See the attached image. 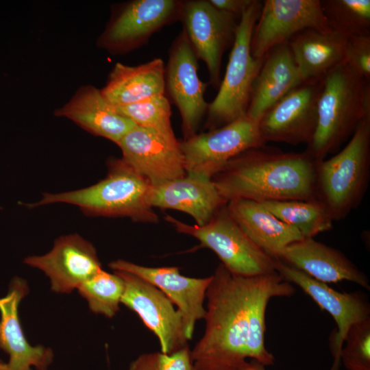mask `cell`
<instances>
[{
    "mask_svg": "<svg viewBox=\"0 0 370 370\" xmlns=\"http://www.w3.org/2000/svg\"><path fill=\"white\" fill-rule=\"evenodd\" d=\"M262 4L254 0L240 17L223 79L209 103L206 121L208 130L247 115L252 86L265 57L256 59L251 53V35Z\"/></svg>",
    "mask_w": 370,
    "mask_h": 370,
    "instance_id": "cell-6",
    "label": "cell"
},
{
    "mask_svg": "<svg viewBox=\"0 0 370 370\" xmlns=\"http://www.w3.org/2000/svg\"><path fill=\"white\" fill-rule=\"evenodd\" d=\"M152 208L186 212L197 225L207 224L227 201L221 196L212 178L192 173L151 186Z\"/></svg>",
    "mask_w": 370,
    "mask_h": 370,
    "instance_id": "cell-21",
    "label": "cell"
},
{
    "mask_svg": "<svg viewBox=\"0 0 370 370\" xmlns=\"http://www.w3.org/2000/svg\"><path fill=\"white\" fill-rule=\"evenodd\" d=\"M117 145L122 152L121 158L152 186L186 174L180 141L175 135L136 125Z\"/></svg>",
    "mask_w": 370,
    "mask_h": 370,
    "instance_id": "cell-15",
    "label": "cell"
},
{
    "mask_svg": "<svg viewBox=\"0 0 370 370\" xmlns=\"http://www.w3.org/2000/svg\"><path fill=\"white\" fill-rule=\"evenodd\" d=\"M260 203L280 220L297 229L304 238H313L332 228L334 220L319 199Z\"/></svg>",
    "mask_w": 370,
    "mask_h": 370,
    "instance_id": "cell-28",
    "label": "cell"
},
{
    "mask_svg": "<svg viewBox=\"0 0 370 370\" xmlns=\"http://www.w3.org/2000/svg\"><path fill=\"white\" fill-rule=\"evenodd\" d=\"M164 73L165 65L160 58L134 66L117 62L101 91L114 106L139 102L165 95Z\"/></svg>",
    "mask_w": 370,
    "mask_h": 370,
    "instance_id": "cell-26",
    "label": "cell"
},
{
    "mask_svg": "<svg viewBox=\"0 0 370 370\" xmlns=\"http://www.w3.org/2000/svg\"><path fill=\"white\" fill-rule=\"evenodd\" d=\"M123 279L121 304L136 313L158 338L160 352L170 354L186 346L181 313L157 287L129 272L114 271Z\"/></svg>",
    "mask_w": 370,
    "mask_h": 370,
    "instance_id": "cell-13",
    "label": "cell"
},
{
    "mask_svg": "<svg viewBox=\"0 0 370 370\" xmlns=\"http://www.w3.org/2000/svg\"><path fill=\"white\" fill-rule=\"evenodd\" d=\"M180 144L186 173L210 178L235 156L265 145L258 123L247 115L222 127L196 134Z\"/></svg>",
    "mask_w": 370,
    "mask_h": 370,
    "instance_id": "cell-8",
    "label": "cell"
},
{
    "mask_svg": "<svg viewBox=\"0 0 370 370\" xmlns=\"http://www.w3.org/2000/svg\"><path fill=\"white\" fill-rule=\"evenodd\" d=\"M236 370H266L265 366L262 365L260 362L252 360L251 362L245 361Z\"/></svg>",
    "mask_w": 370,
    "mask_h": 370,
    "instance_id": "cell-36",
    "label": "cell"
},
{
    "mask_svg": "<svg viewBox=\"0 0 370 370\" xmlns=\"http://www.w3.org/2000/svg\"><path fill=\"white\" fill-rule=\"evenodd\" d=\"M370 176V116L362 120L347 145L317 162V198L334 221L346 217L361 203Z\"/></svg>",
    "mask_w": 370,
    "mask_h": 370,
    "instance_id": "cell-5",
    "label": "cell"
},
{
    "mask_svg": "<svg viewBox=\"0 0 370 370\" xmlns=\"http://www.w3.org/2000/svg\"><path fill=\"white\" fill-rule=\"evenodd\" d=\"M308 29L332 32L321 0H265L251 35V55L264 58L275 47Z\"/></svg>",
    "mask_w": 370,
    "mask_h": 370,
    "instance_id": "cell-11",
    "label": "cell"
},
{
    "mask_svg": "<svg viewBox=\"0 0 370 370\" xmlns=\"http://www.w3.org/2000/svg\"><path fill=\"white\" fill-rule=\"evenodd\" d=\"M278 273L256 276L251 294L247 339V358L264 366L274 364L275 358L265 347V313L269 300L275 297H290L295 291Z\"/></svg>",
    "mask_w": 370,
    "mask_h": 370,
    "instance_id": "cell-27",
    "label": "cell"
},
{
    "mask_svg": "<svg viewBox=\"0 0 370 370\" xmlns=\"http://www.w3.org/2000/svg\"><path fill=\"white\" fill-rule=\"evenodd\" d=\"M108 265L114 271L134 274L160 290L181 313L186 338L192 339L196 323L205 316L204 302L212 275L190 278L182 275L175 267H148L124 260Z\"/></svg>",
    "mask_w": 370,
    "mask_h": 370,
    "instance_id": "cell-18",
    "label": "cell"
},
{
    "mask_svg": "<svg viewBox=\"0 0 370 370\" xmlns=\"http://www.w3.org/2000/svg\"><path fill=\"white\" fill-rule=\"evenodd\" d=\"M301 82L288 43L275 47L254 80L247 116L258 123L269 108Z\"/></svg>",
    "mask_w": 370,
    "mask_h": 370,
    "instance_id": "cell-23",
    "label": "cell"
},
{
    "mask_svg": "<svg viewBox=\"0 0 370 370\" xmlns=\"http://www.w3.org/2000/svg\"><path fill=\"white\" fill-rule=\"evenodd\" d=\"M347 38L336 32L305 29L287 42L302 82L323 78L344 63Z\"/></svg>",
    "mask_w": 370,
    "mask_h": 370,
    "instance_id": "cell-25",
    "label": "cell"
},
{
    "mask_svg": "<svg viewBox=\"0 0 370 370\" xmlns=\"http://www.w3.org/2000/svg\"><path fill=\"white\" fill-rule=\"evenodd\" d=\"M275 271L284 280L298 286L335 321L338 330L331 343L334 358L330 370H339L341 352L349 328L370 317V305L361 292L340 293L297 269L275 259Z\"/></svg>",
    "mask_w": 370,
    "mask_h": 370,
    "instance_id": "cell-16",
    "label": "cell"
},
{
    "mask_svg": "<svg viewBox=\"0 0 370 370\" xmlns=\"http://www.w3.org/2000/svg\"><path fill=\"white\" fill-rule=\"evenodd\" d=\"M55 114L66 117L92 134L116 145L136 126L116 110L101 90L92 86L82 87Z\"/></svg>",
    "mask_w": 370,
    "mask_h": 370,
    "instance_id": "cell-22",
    "label": "cell"
},
{
    "mask_svg": "<svg viewBox=\"0 0 370 370\" xmlns=\"http://www.w3.org/2000/svg\"><path fill=\"white\" fill-rule=\"evenodd\" d=\"M77 289L92 312L112 318L119 310L124 282L116 271L110 273L101 269Z\"/></svg>",
    "mask_w": 370,
    "mask_h": 370,
    "instance_id": "cell-30",
    "label": "cell"
},
{
    "mask_svg": "<svg viewBox=\"0 0 370 370\" xmlns=\"http://www.w3.org/2000/svg\"><path fill=\"white\" fill-rule=\"evenodd\" d=\"M323 78L301 82L265 112L258 123L264 144L310 143L317 127Z\"/></svg>",
    "mask_w": 370,
    "mask_h": 370,
    "instance_id": "cell-9",
    "label": "cell"
},
{
    "mask_svg": "<svg viewBox=\"0 0 370 370\" xmlns=\"http://www.w3.org/2000/svg\"><path fill=\"white\" fill-rule=\"evenodd\" d=\"M331 29L347 38L370 35V0L321 1Z\"/></svg>",
    "mask_w": 370,
    "mask_h": 370,
    "instance_id": "cell-29",
    "label": "cell"
},
{
    "mask_svg": "<svg viewBox=\"0 0 370 370\" xmlns=\"http://www.w3.org/2000/svg\"><path fill=\"white\" fill-rule=\"evenodd\" d=\"M27 282L14 278L7 295L0 298V349L9 356L7 370H47L53 359V352L42 345H31L23 332L18 307L28 294Z\"/></svg>",
    "mask_w": 370,
    "mask_h": 370,
    "instance_id": "cell-19",
    "label": "cell"
},
{
    "mask_svg": "<svg viewBox=\"0 0 370 370\" xmlns=\"http://www.w3.org/2000/svg\"><path fill=\"white\" fill-rule=\"evenodd\" d=\"M182 5L179 0L131 1L111 19L101 45L117 53L140 47L163 27L180 21Z\"/></svg>",
    "mask_w": 370,
    "mask_h": 370,
    "instance_id": "cell-14",
    "label": "cell"
},
{
    "mask_svg": "<svg viewBox=\"0 0 370 370\" xmlns=\"http://www.w3.org/2000/svg\"><path fill=\"white\" fill-rule=\"evenodd\" d=\"M317 162L306 151L284 152L264 145L231 159L212 180L227 202L314 199Z\"/></svg>",
    "mask_w": 370,
    "mask_h": 370,
    "instance_id": "cell-1",
    "label": "cell"
},
{
    "mask_svg": "<svg viewBox=\"0 0 370 370\" xmlns=\"http://www.w3.org/2000/svg\"><path fill=\"white\" fill-rule=\"evenodd\" d=\"M24 263L43 271L51 290L69 293L102 269L95 247L78 234L62 236L42 256L25 258Z\"/></svg>",
    "mask_w": 370,
    "mask_h": 370,
    "instance_id": "cell-17",
    "label": "cell"
},
{
    "mask_svg": "<svg viewBox=\"0 0 370 370\" xmlns=\"http://www.w3.org/2000/svg\"><path fill=\"white\" fill-rule=\"evenodd\" d=\"M226 204L204 225L186 224L169 215L166 219L179 232L195 237L203 247L213 251L232 274L254 277L277 272L275 259L243 231L229 213Z\"/></svg>",
    "mask_w": 370,
    "mask_h": 370,
    "instance_id": "cell-7",
    "label": "cell"
},
{
    "mask_svg": "<svg viewBox=\"0 0 370 370\" xmlns=\"http://www.w3.org/2000/svg\"><path fill=\"white\" fill-rule=\"evenodd\" d=\"M236 16L219 10L209 0L182 1L180 21L198 58L205 63L210 84L221 83L222 57L234 42Z\"/></svg>",
    "mask_w": 370,
    "mask_h": 370,
    "instance_id": "cell-12",
    "label": "cell"
},
{
    "mask_svg": "<svg viewBox=\"0 0 370 370\" xmlns=\"http://www.w3.org/2000/svg\"><path fill=\"white\" fill-rule=\"evenodd\" d=\"M226 207L249 238L275 259L286 246L304 238L297 229L280 220L260 202L236 199L228 201Z\"/></svg>",
    "mask_w": 370,
    "mask_h": 370,
    "instance_id": "cell-24",
    "label": "cell"
},
{
    "mask_svg": "<svg viewBox=\"0 0 370 370\" xmlns=\"http://www.w3.org/2000/svg\"><path fill=\"white\" fill-rule=\"evenodd\" d=\"M254 277L231 273L221 264L207 288L205 330L190 350L197 370H236L247 358L248 314Z\"/></svg>",
    "mask_w": 370,
    "mask_h": 370,
    "instance_id": "cell-2",
    "label": "cell"
},
{
    "mask_svg": "<svg viewBox=\"0 0 370 370\" xmlns=\"http://www.w3.org/2000/svg\"><path fill=\"white\" fill-rule=\"evenodd\" d=\"M254 0H209L216 8L225 12L241 17Z\"/></svg>",
    "mask_w": 370,
    "mask_h": 370,
    "instance_id": "cell-35",
    "label": "cell"
},
{
    "mask_svg": "<svg viewBox=\"0 0 370 370\" xmlns=\"http://www.w3.org/2000/svg\"><path fill=\"white\" fill-rule=\"evenodd\" d=\"M128 370H197L188 345L170 354L145 353L133 360Z\"/></svg>",
    "mask_w": 370,
    "mask_h": 370,
    "instance_id": "cell-33",
    "label": "cell"
},
{
    "mask_svg": "<svg viewBox=\"0 0 370 370\" xmlns=\"http://www.w3.org/2000/svg\"><path fill=\"white\" fill-rule=\"evenodd\" d=\"M0 370H7L6 363L0 361Z\"/></svg>",
    "mask_w": 370,
    "mask_h": 370,
    "instance_id": "cell-37",
    "label": "cell"
},
{
    "mask_svg": "<svg viewBox=\"0 0 370 370\" xmlns=\"http://www.w3.org/2000/svg\"><path fill=\"white\" fill-rule=\"evenodd\" d=\"M344 62L356 75L370 81V35L347 39Z\"/></svg>",
    "mask_w": 370,
    "mask_h": 370,
    "instance_id": "cell-34",
    "label": "cell"
},
{
    "mask_svg": "<svg viewBox=\"0 0 370 370\" xmlns=\"http://www.w3.org/2000/svg\"><path fill=\"white\" fill-rule=\"evenodd\" d=\"M151 185L122 158H112L107 176L86 188L43 194L29 208L56 203L79 207L86 214L129 217L136 221L156 223L158 216L149 203Z\"/></svg>",
    "mask_w": 370,
    "mask_h": 370,
    "instance_id": "cell-4",
    "label": "cell"
},
{
    "mask_svg": "<svg viewBox=\"0 0 370 370\" xmlns=\"http://www.w3.org/2000/svg\"><path fill=\"white\" fill-rule=\"evenodd\" d=\"M370 116V81L344 63L323 78L317 103V127L306 151L316 161L336 152L360 122Z\"/></svg>",
    "mask_w": 370,
    "mask_h": 370,
    "instance_id": "cell-3",
    "label": "cell"
},
{
    "mask_svg": "<svg viewBox=\"0 0 370 370\" xmlns=\"http://www.w3.org/2000/svg\"><path fill=\"white\" fill-rule=\"evenodd\" d=\"M198 58L182 29L169 50L165 66V91L182 118L184 140L197 134L209 103L204 99L208 84L198 75Z\"/></svg>",
    "mask_w": 370,
    "mask_h": 370,
    "instance_id": "cell-10",
    "label": "cell"
},
{
    "mask_svg": "<svg viewBox=\"0 0 370 370\" xmlns=\"http://www.w3.org/2000/svg\"><path fill=\"white\" fill-rule=\"evenodd\" d=\"M114 107L120 114L132 121L137 126L163 134L175 135L171 123L170 101L165 95Z\"/></svg>",
    "mask_w": 370,
    "mask_h": 370,
    "instance_id": "cell-31",
    "label": "cell"
},
{
    "mask_svg": "<svg viewBox=\"0 0 370 370\" xmlns=\"http://www.w3.org/2000/svg\"><path fill=\"white\" fill-rule=\"evenodd\" d=\"M341 362L347 370H370V317L352 325L346 333Z\"/></svg>",
    "mask_w": 370,
    "mask_h": 370,
    "instance_id": "cell-32",
    "label": "cell"
},
{
    "mask_svg": "<svg viewBox=\"0 0 370 370\" xmlns=\"http://www.w3.org/2000/svg\"><path fill=\"white\" fill-rule=\"evenodd\" d=\"M278 259L320 282L347 280L370 289L367 275L343 252L313 238H304L288 245Z\"/></svg>",
    "mask_w": 370,
    "mask_h": 370,
    "instance_id": "cell-20",
    "label": "cell"
}]
</instances>
